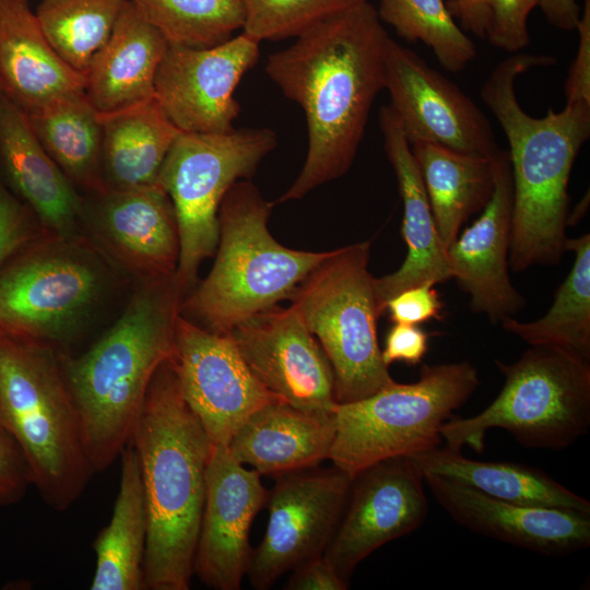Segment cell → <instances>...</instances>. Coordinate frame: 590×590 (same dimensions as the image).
<instances>
[{
  "mask_svg": "<svg viewBox=\"0 0 590 590\" xmlns=\"http://www.w3.org/2000/svg\"><path fill=\"white\" fill-rule=\"evenodd\" d=\"M446 5L464 31L485 38L489 22L488 0H448Z\"/></svg>",
  "mask_w": 590,
  "mask_h": 590,
  "instance_id": "cell-44",
  "label": "cell"
},
{
  "mask_svg": "<svg viewBox=\"0 0 590 590\" xmlns=\"http://www.w3.org/2000/svg\"><path fill=\"white\" fill-rule=\"evenodd\" d=\"M295 38L266 61L268 76L303 109L308 130L304 166L275 203L298 200L350 169L371 106L385 88L390 39L369 1L312 25Z\"/></svg>",
  "mask_w": 590,
  "mask_h": 590,
  "instance_id": "cell-1",
  "label": "cell"
},
{
  "mask_svg": "<svg viewBox=\"0 0 590 590\" xmlns=\"http://www.w3.org/2000/svg\"><path fill=\"white\" fill-rule=\"evenodd\" d=\"M575 253L570 272L557 288L546 314L534 321L505 319L503 328L531 346L557 349L590 361V235L568 238Z\"/></svg>",
  "mask_w": 590,
  "mask_h": 590,
  "instance_id": "cell-32",
  "label": "cell"
},
{
  "mask_svg": "<svg viewBox=\"0 0 590 590\" xmlns=\"http://www.w3.org/2000/svg\"><path fill=\"white\" fill-rule=\"evenodd\" d=\"M169 44L125 0L106 44L84 73V94L99 115L118 113L154 98L158 66Z\"/></svg>",
  "mask_w": 590,
  "mask_h": 590,
  "instance_id": "cell-25",
  "label": "cell"
},
{
  "mask_svg": "<svg viewBox=\"0 0 590 590\" xmlns=\"http://www.w3.org/2000/svg\"><path fill=\"white\" fill-rule=\"evenodd\" d=\"M369 0H243V32L257 40L296 37L310 26Z\"/></svg>",
  "mask_w": 590,
  "mask_h": 590,
  "instance_id": "cell-36",
  "label": "cell"
},
{
  "mask_svg": "<svg viewBox=\"0 0 590 590\" xmlns=\"http://www.w3.org/2000/svg\"><path fill=\"white\" fill-rule=\"evenodd\" d=\"M505 378L496 399L481 413L448 420L446 446L484 449L486 433L508 432L521 446L563 450L590 426V364L564 351L531 346L515 363L495 359Z\"/></svg>",
  "mask_w": 590,
  "mask_h": 590,
  "instance_id": "cell-7",
  "label": "cell"
},
{
  "mask_svg": "<svg viewBox=\"0 0 590 590\" xmlns=\"http://www.w3.org/2000/svg\"><path fill=\"white\" fill-rule=\"evenodd\" d=\"M30 0H0V85L24 114L84 92L85 76L45 37Z\"/></svg>",
  "mask_w": 590,
  "mask_h": 590,
  "instance_id": "cell-24",
  "label": "cell"
},
{
  "mask_svg": "<svg viewBox=\"0 0 590 590\" xmlns=\"http://www.w3.org/2000/svg\"><path fill=\"white\" fill-rule=\"evenodd\" d=\"M410 146L438 234L448 249L462 225L480 213L493 194V156L460 152L426 140H416Z\"/></svg>",
  "mask_w": 590,
  "mask_h": 590,
  "instance_id": "cell-28",
  "label": "cell"
},
{
  "mask_svg": "<svg viewBox=\"0 0 590 590\" xmlns=\"http://www.w3.org/2000/svg\"><path fill=\"white\" fill-rule=\"evenodd\" d=\"M125 0H40L35 15L50 46L85 73L111 35Z\"/></svg>",
  "mask_w": 590,
  "mask_h": 590,
  "instance_id": "cell-33",
  "label": "cell"
},
{
  "mask_svg": "<svg viewBox=\"0 0 590 590\" xmlns=\"http://www.w3.org/2000/svg\"><path fill=\"white\" fill-rule=\"evenodd\" d=\"M278 477L268 493L262 541L251 551L247 574L257 590L271 588L300 563L324 554L343 514L353 477L333 465Z\"/></svg>",
  "mask_w": 590,
  "mask_h": 590,
  "instance_id": "cell-12",
  "label": "cell"
},
{
  "mask_svg": "<svg viewBox=\"0 0 590 590\" xmlns=\"http://www.w3.org/2000/svg\"><path fill=\"white\" fill-rule=\"evenodd\" d=\"M548 55L514 54L500 61L480 95L508 141L512 178V232L509 266L520 272L560 262L567 239L568 182L575 160L590 137V102L566 103L544 117L519 104L516 81L535 67H552Z\"/></svg>",
  "mask_w": 590,
  "mask_h": 590,
  "instance_id": "cell-2",
  "label": "cell"
},
{
  "mask_svg": "<svg viewBox=\"0 0 590 590\" xmlns=\"http://www.w3.org/2000/svg\"><path fill=\"white\" fill-rule=\"evenodd\" d=\"M174 366L212 446L228 445L253 412L280 400L251 373L231 333L209 331L181 315Z\"/></svg>",
  "mask_w": 590,
  "mask_h": 590,
  "instance_id": "cell-14",
  "label": "cell"
},
{
  "mask_svg": "<svg viewBox=\"0 0 590 590\" xmlns=\"http://www.w3.org/2000/svg\"><path fill=\"white\" fill-rule=\"evenodd\" d=\"M49 234L0 180V268L17 251Z\"/></svg>",
  "mask_w": 590,
  "mask_h": 590,
  "instance_id": "cell-38",
  "label": "cell"
},
{
  "mask_svg": "<svg viewBox=\"0 0 590 590\" xmlns=\"http://www.w3.org/2000/svg\"><path fill=\"white\" fill-rule=\"evenodd\" d=\"M540 0H488L489 22L485 38L511 55L530 44L528 16Z\"/></svg>",
  "mask_w": 590,
  "mask_h": 590,
  "instance_id": "cell-37",
  "label": "cell"
},
{
  "mask_svg": "<svg viewBox=\"0 0 590 590\" xmlns=\"http://www.w3.org/2000/svg\"><path fill=\"white\" fill-rule=\"evenodd\" d=\"M0 169L8 185L51 235L85 236L84 200L35 137L26 115L0 95Z\"/></svg>",
  "mask_w": 590,
  "mask_h": 590,
  "instance_id": "cell-23",
  "label": "cell"
},
{
  "mask_svg": "<svg viewBox=\"0 0 590 590\" xmlns=\"http://www.w3.org/2000/svg\"><path fill=\"white\" fill-rule=\"evenodd\" d=\"M0 427L45 503L59 511L73 505L94 471L56 347L0 335Z\"/></svg>",
  "mask_w": 590,
  "mask_h": 590,
  "instance_id": "cell-6",
  "label": "cell"
},
{
  "mask_svg": "<svg viewBox=\"0 0 590 590\" xmlns=\"http://www.w3.org/2000/svg\"><path fill=\"white\" fill-rule=\"evenodd\" d=\"M184 297L175 274L140 279L120 317L86 352L60 353L94 473L130 442L156 370L175 358Z\"/></svg>",
  "mask_w": 590,
  "mask_h": 590,
  "instance_id": "cell-3",
  "label": "cell"
},
{
  "mask_svg": "<svg viewBox=\"0 0 590 590\" xmlns=\"http://www.w3.org/2000/svg\"><path fill=\"white\" fill-rule=\"evenodd\" d=\"M479 385L469 362L423 365L415 382L393 381L364 399L337 403L329 459L354 477L379 461L437 448L442 425Z\"/></svg>",
  "mask_w": 590,
  "mask_h": 590,
  "instance_id": "cell-8",
  "label": "cell"
},
{
  "mask_svg": "<svg viewBox=\"0 0 590 590\" xmlns=\"http://www.w3.org/2000/svg\"><path fill=\"white\" fill-rule=\"evenodd\" d=\"M369 253L368 240L332 250L287 298L331 365L338 403L364 399L394 381L378 342L381 311Z\"/></svg>",
  "mask_w": 590,
  "mask_h": 590,
  "instance_id": "cell-9",
  "label": "cell"
},
{
  "mask_svg": "<svg viewBox=\"0 0 590 590\" xmlns=\"http://www.w3.org/2000/svg\"><path fill=\"white\" fill-rule=\"evenodd\" d=\"M274 203L244 179L219 209V244L211 271L184 297L180 315L215 332L232 329L287 299L331 251H303L276 241L268 229Z\"/></svg>",
  "mask_w": 590,
  "mask_h": 590,
  "instance_id": "cell-5",
  "label": "cell"
},
{
  "mask_svg": "<svg viewBox=\"0 0 590 590\" xmlns=\"http://www.w3.org/2000/svg\"><path fill=\"white\" fill-rule=\"evenodd\" d=\"M494 191L473 224L449 246L448 259L459 287L474 312L493 323L514 317L524 306L509 276L512 232V178L508 152L493 156Z\"/></svg>",
  "mask_w": 590,
  "mask_h": 590,
  "instance_id": "cell-20",
  "label": "cell"
},
{
  "mask_svg": "<svg viewBox=\"0 0 590 590\" xmlns=\"http://www.w3.org/2000/svg\"><path fill=\"white\" fill-rule=\"evenodd\" d=\"M276 146L268 128L226 133L180 132L160 169L156 184L170 198L179 231L176 280L185 295L197 284L198 271L219 244V209L228 190L250 179Z\"/></svg>",
  "mask_w": 590,
  "mask_h": 590,
  "instance_id": "cell-11",
  "label": "cell"
},
{
  "mask_svg": "<svg viewBox=\"0 0 590 590\" xmlns=\"http://www.w3.org/2000/svg\"><path fill=\"white\" fill-rule=\"evenodd\" d=\"M26 117L42 146L76 188L90 193L102 190V118L84 92Z\"/></svg>",
  "mask_w": 590,
  "mask_h": 590,
  "instance_id": "cell-31",
  "label": "cell"
},
{
  "mask_svg": "<svg viewBox=\"0 0 590 590\" xmlns=\"http://www.w3.org/2000/svg\"><path fill=\"white\" fill-rule=\"evenodd\" d=\"M409 458L423 474L430 473L458 482L504 502L590 515V503L585 497L534 467L469 459L461 450L448 446Z\"/></svg>",
  "mask_w": 590,
  "mask_h": 590,
  "instance_id": "cell-27",
  "label": "cell"
},
{
  "mask_svg": "<svg viewBox=\"0 0 590 590\" xmlns=\"http://www.w3.org/2000/svg\"><path fill=\"white\" fill-rule=\"evenodd\" d=\"M259 45L245 32L208 48L169 45L155 75L154 99L181 132L234 130L240 113L234 93L257 63Z\"/></svg>",
  "mask_w": 590,
  "mask_h": 590,
  "instance_id": "cell-13",
  "label": "cell"
},
{
  "mask_svg": "<svg viewBox=\"0 0 590 590\" xmlns=\"http://www.w3.org/2000/svg\"><path fill=\"white\" fill-rule=\"evenodd\" d=\"M30 485L31 472L22 450L0 427V507L19 503Z\"/></svg>",
  "mask_w": 590,
  "mask_h": 590,
  "instance_id": "cell-40",
  "label": "cell"
},
{
  "mask_svg": "<svg viewBox=\"0 0 590 590\" xmlns=\"http://www.w3.org/2000/svg\"><path fill=\"white\" fill-rule=\"evenodd\" d=\"M385 90L409 143L426 140L487 157L499 151L488 118L473 99L415 51L391 38Z\"/></svg>",
  "mask_w": 590,
  "mask_h": 590,
  "instance_id": "cell-15",
  "label": "cell"
},
{
  "mask_svg": "<svg viewBox=\"0 0 590 590\" xmlns=\"http://www.w3.org/2000/svg\"><path fill=\"white\" fill-rule=\"evenodd\" d=\"M379 125L403 203L402 236L408 249L405 260L397 271L374 279L377 304L384 314L388 300L401 291L427 282L448 281L452 279V272L410 143L388 105L379 110Z\"/></svg>",
  "mask_w": 590,
  "mask_h": 590,
  "instance_id": "cell-22",
  "label": "cell"
},
{
  "mask_svg": "<svg viewBox=\"0 0 590 590\" xmlns=\"http://www.w3.org/2000/svg\"><path fill=\"white\" fill-rule=\"evenodd\" d=\"M174 359L156 370L130 440L146 505L143 589L148 590L190 588L212 449L185 400Z\"/></svg>",
  "mask_w": 590,
  "mask_h": 590,
  "instance_id": "cell-4",
  "label": "cell"
},
{
  "mask_svg": "<svg viewBox=\"0 0 590 590\" xmlns=\"http://www.w3.org/2000/svg\"><path fill=\"white\" fill-rule=\"evenodd\" d=\"M119 492L109 523L98 533L92 590L143 589L148 515L139 458L129 442L121 452Z\"/></svg>",
  "mask_w": 590,
  "mask_h": 590,
  "instance_id": "cell-30",
  "label": "cell"
},
{
  "mask_svg": "<svg viewBox=\"0 0 590 590\" xmlns=\"http://www.w3.org/2000/svg\"><path fill=\"white\" fill-rule=\"evenodd\" d=\"M539 7L554 27L567 32L577 30L581 11L576 0H540Z\"/></svg>",
  "mask_w": 590,
  "mask_h": 590,
  "instance_id": "cell-45",
  "label": "cell"
},
{
  "mask_svg": "<svg viewBox=\"0 0 590 590\" xmlns=\"http://www.w3.org/2000/svg\"><path fill=\"white\" fill-rule=\"evenodd\" d=\"M579 42L576 57L568 70L564 93L566 103L590 102V0H583L577 26Z\"/></svg>",
  "mask_w": 590,
  "mask_h": 590,
  "instance_id": "cell-41",
  "label": "cell"
},
{
  "mask_svg": "<svg viewBox=\"0 0 590 590\" xmlns=\"http://www.w3.org/2000/svg\"><path fill=\"white\" fill-rule=\"evenodd\" d=\"M424 283L405 288L390 298L386 305L389 318L394 323L421 324L432 319H441L442 302L434 287Z\"/></svg>",
  "mask_w": 590,
  "mask_h": 590,
  "instance_id": "cell-39",
  "label": "cell"
},
{
  "mask_svg": "<svg viewBox=\"0 0 590 590\" xmlns=\"http://www.w3.org/2000/svg\"><path fill=\"white\" fill-rule=\"evenodd\" d=\"M286 590H346L349 581L322 554L309 558L291 570Z\"/></svg>",
  "mask_w": 590,
  "mask_h": 590,
  "instance_id": "cell-43",
  "label": "cell"
},
{
  "mask_svg": "<svg viewBox=\"0 0 590 590\" xmlns=\"http://www.w3.org/2000/svg\"><path fill=\"white\" fill-rule=\"evenodd\" d=\"M103 259L86 236L22 248L0 268V335L55 347L74 334L106 290Z\"/></svg>",
  "mask_w": 590,
  "mask_h": 590,
  "instance_id": "cell-10",
  "label": "cell"
},
{
  "mask_svg": "<svg viewBox=\"0 0 590 590\" xmlns=\"http://www.w3.org/2000/svg\"><path fill=\"white\" fill-rule=\"evenodd\" d=\"M377 13L401 38L424 43L451 73L463 71L477 55L474 42L457 25L444 0H379Z\"/></svg>",
  "mask_w": 590,
  "mask_h": 590,
  "instance_id": "cell-35",
  "label": "cell"
},
{
  "mask_svg": "<svg viewBox=\"0 0 590 590\" xmlns=\"http://www.w3.org/2000/svg\"><path fill=\"white\" fill-rule=\"evenodd\" d=\"M334 434L333 413L308 412L275 400L253 412L227 446L260 475L280 476L329 459Z\"/></svg>",
  "mask_w": 590,
  "mask_h": 590,
  "instance_id": "cell-26",
  "label": "cell"
},
{
  "mask_svg": "<svg viewBox=\"0 0 590 590\" xmlns=\"http://www.w3.org/2000/svg\"><path fill=\"white\" fill-rule=\"evenodd\" d=\"M435 500L460 526L546 556H564L590 544V515L504 502L458 482L425 473Z\"/></svg>",
  "mask_w": 590,
  "mask_h": 590,
  "instance_id": "cell-21",
  "label": "cell"
},
{
  "mask_svg": "<svg viewBox=\"0 0 590 590\" xmlns=\"http://www.w3.org/2000/svg\"><path fill=\"white\" fill-rule=\"evenodd\" d=\"M268 493L260 474L246 469L227 445L212 446L194 555V573L206 587L240 589L251 555V523Z\"/></svg>",
  "mask_w": 590,
  "mask_h": 590,
  "instance_id": "cell-19",
  "label": "cell"
},
{
  "mask_svg": "<svg viewBox=\"0 0 590 590\" xmlns=\"http://www.w3.org/2000/svg\"><path fill=\"white\" fill-rule=\"evenodd\" d=\"M91 194L83 203L82 229L108 262L139 279L176 273L178 223L170 198L157 184Z\"/></svg>",
  "mask_w": 590,
  "mask_h": 590,
  "instance_id": "cell-18",
  "label": "cell"
},
{
  "mask_svg": "<svg viewBox=\"0 0 590 590\" xmlns=\"http://www.w3.org/2000/svg\"><path fill=\"white\" fill-rule=\"evenodd\" d=\"M2 94L1 85H0V95Z\"/></svg>",
  "mask_w": 590,
  "mask_h": 590,
  "instance_id": "cell-46",
  "label": "cell"
},
{
  "mask_svg": "<svg viewBox=\"0 0 590 590\" xmlns=\"http://www.w3.org/2000/svg\"><path fill=\"white\" fill-rule=\"evenodd\" d=\"M428 333L418 324L394 323L381 350L382 361L388 367L396 362L418 365L428 350Z\"/></svg>",
  "mask_w": 590,
  "mask_h": 590,
  "instance_id": "cell-42",
  "label": "cell"
},
{
  "mask_svg": "<svg viewBox=\"0 0 590 590\" xmlns=\"http://www.w3.org/2000/svg\"><path fill=\"white\" fill-rule=\"evenodd\" d=\"M172 46L208 48L243 30V0H129Z\"/></svg>",
  "mask_w": 590,
  "mask_h": 590,
  "instance_id": "cell-34",
  "label": "cell"
},
{
  "mask_svg": "<svg viewBox=\"0 0 590 590\" xmlns=\"http://www.w3.org/2000/svg\"><path fill=\"white\" fill-rule=\"evenodd\" d=\"M102 189H133L156 184L162 164L181 132L153 98L101 115Z\"/></svg>",
  "mask_w": 590,
  "mask_h": 590,
  "instance_id": "cell-29",
  "label": "cell"
},
{
  "mask_svg": "<svg viewBox=\"0 0 590 590\" xmlns=\"http://www.w3.org/2000/svg\"><path fill=\"white\" fill-rule=\"evenodd\" d=\"M255 377L297 409L333 413L338 403L331 365L319 342L290 305H274L229 332Z\"/></svg>",
  "mask_w": 590,
  "mask_h": 590,
  "instance_id": "cell-17",
  "label": "cell"
},
{
  "mask_svg": "<svg viewBox=\"0 0 590 590\" xmlns=\"http://www.w3.org/2000/svg\"><path fill=\"white\" fill-rule=\"evenodd\" d=\"M428 512L424 475L409 457L374 463L352 480L324 556L346 579L368 555L418 529Z\"/></svg>",
  "mask_w": 590,
  "mask_h": 590,
  "instance_id": "cell-16",
  "label": "cell"
}]
</instances>
